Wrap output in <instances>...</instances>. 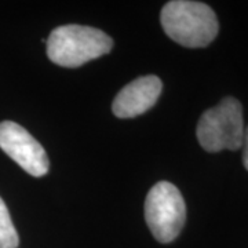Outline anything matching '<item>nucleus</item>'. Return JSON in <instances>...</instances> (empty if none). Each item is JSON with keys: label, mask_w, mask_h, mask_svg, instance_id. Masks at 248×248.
Listing matches in <instances>:
<instances>
[{"label": "nucleus", "mask_w": 248, "mask_h": 248, "mask_svg": "<svg viewBox=\"0 0 248 248\" xmlns=\"http://www.w3.org/2000/svg\"><path fill=\"white\" fill-rule=\"evenodd\" d=\"M160 22L170 39L189 48L208 46L219 31L215 13L202 1H169L161 10Z\"/></svg>", "instance_id": "nucleus-1"}, {"label": "nucleus", "mask_w": 248, "mask_h": 248, "mask_svg": "<svg viewBox=\"0 0 248 248\" xmlns=\"http://www.w3.org/2000/svg\"><path fill=\"white\" fill-rule=\"evenodd\" d=\"M113 40L97 28L62 25L47 39L48 58L65 68H78L86 62L110 53Z\"/></svg>", "instance_id": "nucleus-2"}, {"label": "nucleus", "mask_w": 248, "mask_h": 248, "mask_svg": "<svg viewBox=\"0 0 248 248\" xmlns=\"http://www.w3.org/2000/svg\"><path fill=\"white\" fill-rule=\"evenodd\" d=\"M244 128L241 104L236 98L226 97L202 115L196 134L204 151L217 153L241 149Z\"/></svg>", "instance_id": "nucleus-3"}, {"label": "nucleus", "mask_w": 248, "mask_h": 248, "mask_svg": "<svg viewBox=\"0 0 248 248\" xmlns=\"http://www.w3.org/2000/svg\"><path fill=\"white\" fill-rule=\"evenodd\" d=\"M145 221L160 243L177 239L186 221L185 200L177 186L161 181L152 187L145 200Z\"/></svg>", "instance_id": "nucleus-4"}, {"label": "nucleus", "mask_w": 248, "mask_h": 248, "mask_svg": "<svg viewBox=\"0 0 248 248\" xmlns=\"http://www.w3.org/2000/svg\"><path fill=\"white\" fill-rule=\"evenodd\" d=\"M0 149L33 177L48 172V157L43 146L24 127L14 122L0 123Z\"/></svg>", "instance_id": "nucleus-5"}, {"label": "nucleus", "mask_w": 248, "mask_h": 248, "mask_svg": "<svg viewBox=\"0 0 248 248\" xmlns=\"http://www.w3.org/2000/svg\"><path fill=\"white\" fill-rule=\"evenodd\" d=\"M161 90L163 83L157 76H141L119 91L112 104V110L119 119L137 117L157 102Z\"/></svg>", "instance_id": "nucleus-6"}, {"label": "nucleus", "mask_w": 248, "mask_h": 248, "mask_svg": "<svg viewBox=\"0 0 248 248\" xmlns=\"http://www.w3.org/2000/svg\"><path fill=\"white\" fill-rule=\"evenodd\" d=\"M19 237L11 221L9 208L0 197V248H17Z\"/></svg>", "instance_id": "nucleus-7"}, {"label": "nucleus", "mask_w": 248, "mask_h": 248, "mask_svg": "<svg viewBox=\"0 0 248 248\" xmlns=\"http://www.w3.org/2000/svg\"><path fill=\"white\" fill-rule=\"evenodd\" d=\"M243 163L248 171V125L244 128V138H243Z\"/></svg>", "instance_id": "nucleus-8"}]
</instances>
